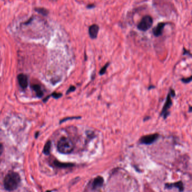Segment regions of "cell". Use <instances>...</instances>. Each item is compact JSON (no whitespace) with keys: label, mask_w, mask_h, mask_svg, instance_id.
<instances>
[{"label":"cell","mask_w":192,"mask_h":192,"mask_svg":"<svg viewBox=\"0 0 192 192\" xmlns=\"http://www.w3.org/2000/svg\"><path fill=\"white\" fill-rule=\"evenodd\" d=\"M20 181L21 178L19 174L13 171L10 172L4 179V188L7 191H13L17 188Z\"/></svg>","instance_id":"1"},{"label":"cell","mask_w":192,"mask_h":192,"mask_svg":"<svg viewBox=\"0 0 192 192\" xmlns=\"http://www.w3.org/2000/svg\"><path fill=\"white\" fill-rule=\"evenodd\" d=\"M58 150L63 154L70 153L74 149V144L72 141L66 137L62 138L58 143Z\"/></svg>","instance_id":"2"},{"label":"cell","mask_w":192,"mask_h":192,"mask_svg":"<svg viewBox=\"0 0 192 192\" xmlns=\"http://www.w3.org/2000/svg\"><path fill=\"white\" fill-rule=\"evenodd\" d=\"M153 24V19L150 15L143 16L137 25L138 29L143 31H146L150 29Z\"/></svg>","instance_id":"3"},{"label":"cell","mask_w":192,"mask_h":192,"mask_svg":"<svg viewBox=\"0 0 192 192\" xmlns=\"http://www.w3.org/2000/svg\"><path fill=\"white\" fill-rule=\"evenodd\" d=\"M171 96L173 97L175 96V91H174L172 89L170 90V93H169V94L167 96L166 103L164 104V107L162 109V111L160 113V115L163 116L164 118H166L169 115V112L168 111V110L170 109V108L171 107L172 104H173L172 100H171Z\"/></svg>","instance_id":"4"},{"label":"cell","mask_w":192,"mask_h":192,"mask_svg":"<svg viewBox=\"0 0 192 192\" xmlns=\"http://www.w3.org/2000/svg\"><path fill=\"white\" fill-rule=\"evenodd\" d=\"M159 136V134L157 133L145 135L140 138V143L147 145H151L157 140Z\"/></svg>","instance_id":"5"},{"label":"cell","mask_w":192,"mask_h":192,"mask_svg":"<svg viewBox=\"0 0 192 192\" xmlns=\"http://www.w3.org/2000/svg\"><path fill=\"white\" fill-rule=\"evenodd\" d=\"M99 31V26L97 24H93L89 28V34L90 37L93 39H96Z\"/></svg>","instance_id":"6"},{"label":"cell","mask_w":192,"mask_h":192,"mask_svg":"<svg viewBox=\"0 0 192 192\" xmlns=\"http://www.w3.org/2000/svg\"><path fill=\"white\" fill-rule=\"evenodd\" d=\"M167 23H158L156 27H154L153 29V33L155 37H160L162 35L163 33V31Z\"/></svg>","instance_id":"7"},{"label":"cell","mask_w":192,"mask_h":192,"mask_svg":"<svg viewBox=\"0 0 192 192\" xmlns=\"http://www.w3.org/2000/svg\"><path fill=\"white\" fill-rule=\"evenodd\" d=\"M17 80L20 86L23 89H26L28 85V80L27 75L23 74H19L17 76Z\"/></svg>","instance_id":"8"},{"label":"cell","mask_w":192,"mask_h":192,"mask_svg":"<svg viewBox=\"0 0 192 192\" xmlns=\"http://www.w3.org/2000/svg\"><path fill=\"white\" fill-rule=\"evenodd\" d=\"M165 187L166 188L171 189L174 187L177 188L180 192H183L184 191V185L181 181H177L174 183H167L165 185Z\"/></svg>","instance_id":"9"},{"label":"cell","mask_w":192,"mask_h":192,"mask_svg":"<svg viewBox=\"0 0 192 192\" xmlns=\"http://www.w3.org/2000/svg\"><path fill=\"white\" fill-rule=\"evenodd\" d=\"M104 183V179L101 177H97L94 179L93 184L92 188L93 189H96L101 187Z\"/></svg>","instance_id":"10"},{"label":"cell","mask_w":192,"mask_h":192,"mask_svg":"<svg viewBox=\"0 0 192 192\" xmlns=\"http://www.w3.org/2000/svg\"><path fill=\"white\" fill-rule=\"evenodd\" d=\"M54 164L55 166L60 168H68L74 166V164L71 163H63L59 162L58 161H54Z\"/></svg>","instance_id":"11"},{"label":"cell","mask_w":192,"mask_h":192,"mask_svg":"<svg viewBox=\"0 0 192 192\" xmlns=\"http://www.w3.org/2000/svg\"><path fill=\"white\" fill-rule=\"evenodd\" d=\"M32 88L36 92V94L38 97H41L43 96L44 93H43L42 89L41 88V87L40 86H38L37 84L33 85L32 86Z\"/></svg>","instance_id":"12"},{"label":"cell","mask_w":192,"mask_h":192,"mask_svg":"<svg viewBox=\"0 0 192 192\" xmlns=\"http://www.w3.org/2000/svg\"><path fill=\"white\" fill-rule=\"evenodd\" d=\"M51 142L50 141H48L45 145V147L44 148V150H43V152L45 155H48L50 153V150H51Z\"/></svg>","instance_id":"13"},{"label":"cell","mask_w":192,"mask_h":192,"mask_svg":"<svg viewBox=\"0 0 192 192\" xmlns=\"http://www.w3.org/2000/svg\"><path fill=\"white\" fill-rule=\"evenodd\" d=\"M35 11L43 16H46L48 14V10L45 8H36Z\"/></svg>","instance_id":"14"},{"label":"cell","mask_w":192,"mask_h":192,"mask_svg":"<svg viewBox=\"0 0 192 192\" xmlns=\"http://www.w3.org/2000/svg\"><path fill=\"white\" fill-rule=\"evenodd\" d=\"M108 66H109V63H107V64H105V66H104L101 68V69L100 71V75H103V74H104L105 73V72H106V71H107V69L108 68Z\"/></svg>","instance_id":"15"},{"label":"cell","mask_w":192,"mask_h":192,"mask_svg":"<svg viewBox=\"0 0 192 192\" xmlns=\"http://www.w3.org/2000/svg\"><path fill=\"white\" fill-rule=\"evenodd\" d=\"M191 80H192V76L188 78H183L181 79V81L184 83H188L191 82Z\"/></svg>","instance_id":"16"},{"label":"cell","mask_w":192,"mask_h":192,"mask_svg":"<svg viewBox=\"0 0 192 192\" xmlns=\"http://www.w3.org/2000/svg\"><path fill=\"white\" fill-rule=\"evenodd\" d=\"M52 97H54L55 98H59V97H62V94L61 93H54L52 94Z\"/></svg>","instance_id":"17"},{"label":"cell","mask_w":192,"mask_h":192,"mask_svg":"<svg viewBox=\"0 0 192 192\" xmlns=\"http://www.w3.org/2000/svg\"><path fill=\"white\" fill-rule=\"evenodd\" d=\"M76 89V88L74 87V86H71L69 89L67 90V92H66V94H68L70 92H73Z\"/></svg>","instance_id":"18"},{"label":"cell","mask_w":192,"mask_h":192,"mask_svg":"<svg viewBox=\"0 0 192 192\" xmlns=\"http://www.w3.org/2000/svg\"><path fill=\"white\" fill-rule=\"evenodd\" d=\"M80 118V117H72V118H65V119H63L62 121H61V122H63V121H66V120H69V119H76V118Z\"/></svg>","instance_id":"19"},{"label":"cell","mask_w":192,"mask_h":192,"mask_svg":"<svg viewBox=\"0 0 192 192\" xmlns=\"http://www.w3.org/2000/svg\"><path fill=\"white\" fill-rule=\"evenodd\" d=\"M3 152V146L1 143H0V156L2 155Z\"/></svg>","instance_id":"20"},{"label":"cell","mask_w":192,"mask_h":192,"mask_svg":"<svg viewBox=\"0 0 192 192\" xmlns=\"http://www.w3.org/2000/svg\"><path fill=\"white\" fill-rule=\"evenodd\" d=\"M95 7V6L94 5H93V4H91V5H87V8L88 9H93V8H94Z\"/></svg>","instance_id":"21"}]
</instances>
